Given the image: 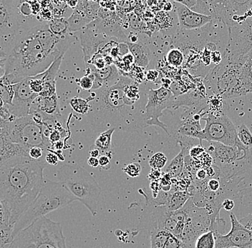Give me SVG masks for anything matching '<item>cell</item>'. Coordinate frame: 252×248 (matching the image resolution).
<instances>
[{
    "instance_id": "cell-1",
    "label": "cell",
    "mask_w": 252,
    "mask_h": 248,
    "mask_svg": "<svg viewBox=\"0 0 252 248\" xmlns=\"http://www.w3.org/2000/svg\"><path fill=\"white\" fill-rule=\"evenodd\" d=\"M46 160L17 157L0 164V206L12 226L37 198L45 179Z\"/></svg>"
},
{
    "instance_id": "cell-2",
    "label": "cell",
    "mask_w": 252,
    "mask_h": 248,
    "mask_svg": "<svg viewBox=\"0 0 252 248\" xmlns=\"http://www.w3.org/2000/svg\"><path fill=\"white\" fill-rule=\"evenodd\" d=\"M56 59L48 55L31 29L19 36L1 67V84L14 85L46 71Z\"/></svg>"
},
{
    "instance_id": "cell-3",
    "label": "cell",
    "mask_w": 252,
    "mask_h": 248,
    "mask_svg": "<svg viewBox=\"0 0 252 248\" xmlns=\"http://www.w3.org/2000/svg\"><path fill=\"white\" fill-rule=\"evenodd\" d=\"M133 82L131 78L121 75L114 85L91 92L87 99L91 106L87 117L94 131L100 134L126 120L136 103L126 95V89Z\"/></svg>"
},
{
    "instance_id": "cell-4",
    "label": "cell",
    "mask_w": 252,
    "mask_h": 248,
    "mask_svg": "<svg viewBox=\"0 0 252 248\" xmlns=\"http://www.w3.org/2000/svg\"><path fill=\"white\" fill-rule=\"evenodd\" d=\"M76 200L62 183L45 179L37 198L16 222L12 233L13 239L19 232L37 220L45 218L49 213L64 208Z\"/></svg>"
},
{
    "instance_id": "cell-5",
    "label": "cell",
    "mask_w": 252,
    "mask_h": 248,
    "mask_svg": "<svg viewBox=\"0 0 252 248\" xmlns=\"http://www.w3.org/2000/svg\"><path fill=\"white\" fill-rule=\"evenodd\" d=\"M57 177L93 216H97L102 189L91 174L78 166L64 165L58 169Z\"/></svg>"
},
{
    "instance_id": "cell-6",
    "label": "cell",
    "mask_w": 252,
    "mask_h": 248,
    "mask_svg": "<svg viewBox=\"0 0 252 248\" xmlns=\"http://www.w3.org/2000/svg\"><path fill=\"white\" fill-rule=\"evenodd\" d=\"M4 248H67L60 222L45 218L19 232Z\"/></svg>"
},
{
    "instance_id": "cell-7",
    "label": "cell",
    "mask_w": 252,
    "mask_h": 248,
    "mask_svg": "<svg viewBox=\"0 0 252 248\" xmlns=\"http://www.w3.org/2000/svg\"><path fill=\"white\" fill-rule=\"evenodd\" d=\"M0 122V139L22 144L29 149L39 147L45 152L52 150L53 144L44 136L42 125L36 123L31 114L12 122Z\"/></svg>"
},
{
    "instance_id": "cell-8",
    "label": "cell",
    "mask_w": 252,
    "mask_h": 248,
    "mask_svg": "<svg viewBox=\"0 0 252 248\" xmlns=\"http://www.w3.org/2000/svg\"><path fill=\"white\" fill-rule=\"evenodd\" d=\"M240 64L232 63L223 58L218 65L213 67L205 78V84L213 95H220L223 100L244 96Z\"/></svg>"
},
{
    "instance_id": "cell-9",
    "label": "cell",
    "mask_w": 252,
    "mask_h": 248,
    "mask_svg": "<svg viewBox=\"0 0 252 248\" xmlns=\"http://www.w3.org/2000/svg\"><path fill=\"white\" fill-rule=\"evenodd\" d=\"M202 120L206 121V125L196 138L201 146L203 140L220 142L231 147L244 145L238 137L237 128L224 113H209L208 117H202Z\"/></svg>"
},
{
    "instance_id": "cell-10",
    "label": "cell",
    "mask_w": 252,
    "mask_h": 248,
    "mask_svg": "<svg viewBox=\"0 0 252 248\" xmlns=\"http://www.w3.org/2000/svg\"><path fill=\"white\" fill-rule=\"evenodd\" d=\"M228 33L229 39L223 58L243 66L252 51V17L233 27Z\"/></svg>"
},
{
    "instance_id": "cell-11",
    "label": "cell",
    "mask_w": 252,
    "mask_h": 248,
    "mask_svg": "<svg viewBox=\"0 0 252 248\" xmlns=\"http://www.w3.org/2000/svg\"><path fill=\"white\" fill-rule=\"evenodd\" d=\"M176 100L174 94L170 89L162 86L157 89H150L148 94V102L145 107V114L143 120L146 125L158 126L163 129L171 136L168 126L159 120L163 115V111L168 108H172Z\"/></svg>"
},
{
    "instance_id": "cell-12",
    "label": "cell",
    "mask_w": 252,
    "mask_h": 248,
    "mask_svg": "<svg viewBox=\"0 0 252 248\" xmlns=\"http://www.w3.org/2000/svg\"><path fill=\"white\" fill-rule=\"evenodd\" d=\"M207 152L219 167H229L249 162L251 158L250 149L244 145L231 147L220 142H209Z\"/></svg>"
},
{
    "instance_id": "cell-13",
    "label": "cell",
    "mask_w": 252,
    "mask_h": 248,
    "mask_svg": "<svg viewBox=\"0 0 252 248\" xmlns=\"http://www.w3.org/2000/svg\"><path fill=\"white\" fill-rule=\"evenodd\" d=\"M32 30L44 51L55 59L64 56L72 42L71 34L62 38L55 36L50 30L48 22L47 21L39 23L37 26L32 28Z\"/></svg>"
},
{
    "instance_id": "cell-14",
    "label": "cell",
    "mask_w": 252,
    "mask_h": 248,
    "mask_svg": "<svg viewBox=\"0 0 252 248\" xmlns=\"http://www.w3.org/2000/svg\"><path fill=\"white\" fill-rule=\"evenodd\" d=\"M231 228L228 233L222 235L214 232L215 248H252V231L238 220L234 213H230Z\"/></svg>"
},
{
    "instance_id": "cell-15",
    "label": "cell",
    "mask_w": 252,
    "mask_h": 248,
    "mask_svg": "<svg viewBox=\"0 0 252 248\" xmlns=\"http://www.w3.org/2000/svg\"><path fill=\"white\" fill-rule=\"evenodd\" d=\"M14 89L15 96L12 105H7L11 115L16 119L30 115L32 104L39 96L38 94L32 90L28 79L14 84Z\"/></svg>"
},
{
    "instance_id": "cell-16",
    "label": "cell",
    "mask_w": 252,
    "mask_h": 248,
    "mask_svg": "<svg viewBox=\"0 0 252 248\" xmlns=\"http://www.w3.org/2000/svg\"><path fill=\"white\" fill-rule=\"evenodd\" d=\"M175 3L176 4V15L181 30L200 29L212 23L214 20L212 17L196 13L178 1H175Z\"/></svg>"
},
{
    "instance_id": "cell-17",
    "label": "cell",
    "mask_w": 252,
    "mask_h": 248,
    "mask_svg": "<svg viewBox=\"0 0 252 248\" xmlns=\"http://www.w3.org/2000/svg\"><path fill=\"white\" fill-rule=\"evenodd\" d=\"M107 36L103 33L87 28L83 31L80 39L86 64L91 62L94 55L100 54L102 49L109 42L110 40H107Z\"/></svg>"
},
{
    "instance_id": "cell-18",
    "label": "cell",
    "mask_w": 252,
    "mask_h": 248,
    "mask_svg": "<svg viewBox=\"0 0 252 248\" xmlns=\"http://www.w3.org/2000/svg\"><path fill=\"white\" fill-rule=\"evenodd\" d=\"M87 75L92 73L94 75V84L93 90L102 87H111L118 83L121 75L115 64L107 65L102 70H97L94 66H87Z\"/></svg>"
},
{
    "instance_id": "cell-19",
    "label": "cell",
    "mask_w": 252,
    "mask_h": 248,
    "mask_svg": "<svg viewBox=\"0 0 252 248\" xmlns=\"http://www.w3.org/2000/svg\"><path fill=\"white\" fill-rule=\"evenodd\" d=\"M193 111H190L176 125L174 136L179 143L181 144L188 138L196 139L197 135L203 130L200 122L193 120Z\"/></svg>"
},
{
    "instance_id": "cell-20",
    "label": "cell",
    "mask_w": 252,
    "mask_h": 248,
    "mask_svg": "<svg viewBox=\"0 0 252 248\" xmlns=\"http://www.w3.org/2000/svg\"><path fill=\"white\" fill-rule=\"evenodd\" d=\"M35 112H40L56 119L59 118L61 114L60 112L57 95L49 98L40 97L39 95L32 104L30 114Z\"/></svg>"
},
{
    "instance_id": "cell-21",
    "label": "cell",
    "mask_w": 252,
    "mask_h": 248,
    "mask_svg": "<svg viewBox=\"0 0 252 248\" xmlns=\"http://www.w3.org/2000/svg\"><path fill=\"white\" fill-rule=\"evenodd\" d=\"M151 248H183V243L169 232L155 229L151 231Z\"/></svg>"
},
{
    "instance_id": "cell-22",
    "label": "cell",
    "mask_w": 252,
    "mask_h": 248,
    "mask_svg": "<svg viewBox=\"0 0 252 248\" xmlns=\"http://www.w3.org/2000/svg\"><path fill=\"white\" fill-rule=\"evenodd\" d=\"M1 142V153H0V164L7 160L17 157H29L28 147L22 144L14 143L4 139H0Z\"/></svg>"
},
{
    "instance_id": "cell-23",
    "label": "cell",
    "mask_w": 252,
    "mask_h": 248,
    "mask_svg": "<svg viewBox=\"0 0 252 248\" xmlns=\"http://www.w3.org/2000/svg\"><path fill=\"white\" fill-rule=\"evenodd\" d=\"M126 43L128 46L130 54H132L135 59V65L143 68L147 67L151 59V53L149 47L140 41L135 44L129 42Z\"/></svg>"
},
{
    "instance_id": "cell-24",
    "label": "cell",
    "mask_w": 252,
    "mask_h": 248,
    "mask_svg": "<svg viewBox=\"0 0 252 248\" xmlns=\"http://www.w3.org/2000/svg\"><path fill=\"white\" fill-rule=\"evenodd\" d=\"M116 128H111L103 133H100L97 137L94 144L91 146V148H96L100 150V155H106L110 159L113 158V151L112 146V136Z\"/></svg>"
},
{
    "instance_id": "cell-25",
    "label": "cell",
    "mask_w": 252,
    "mask_h": 248,
    "mask_svg": "<svg viewBox=\"0 0 252 248\" xmlns=\"http://www.w3.org/2000/svg\"><path fill=\"white\" fill-rule=\"evenodd\" d=\"M70 32H78L86 29L87 26L93 23L86 14L80 9H75L72 15L67 18Z\"/></svg>"
},
{
    "instance_id": "cell-26",
    "label": "cell",
    "mask_w": 252,
    "mask_h": 248,
    "mask_svg": "<svg viewBox=\"0 0 252 248\" xmlns=\"http://www.w3.org/2000/svg\"><path fill=\"white\" fill-rule=\"evenodd\" d=\"M190 197L191 195L188 191H175L171 190L165 206L171 211H176L182 208Z\"/></svg>"
},
{
    "instance_id": "cell-27",
    "label": "cell",
    "mask_w": 252,
    "mask_h": 248,
    "mask_svg": "<svg viewBox=\"0 0 252 248\" xmlns=\"http://www.w3.org/2000/svg\"><path fill=\"white\" fill-rule=\"evenodd\" d=\"M188 150L182 147L179 155L171 160L168 167L165 169V173H169L173 178H177L180 176L185 168V159Z\"/></svg>"
},
{
    "instance_id": "cell-28",
    "label": "cell",
    "mask_w": 252,
    "mask_h": 248,
    "mask_svg": "<svg viewBox=\"0 0 252 248\" xmlns=\"http://www.w3.org/2000/svg\"><path fill=\"white\" fill-rule=\"evenodd\" d=\"M181 4H184L190 10L206 15V16H212V1L208 0H184V1H176Z\"/></svg>"
},
{
    "instance_id": "cell-29",
    "label": "cell",
    "mask_w": 252,
    "mask_h": 248,
    "mask_svg": "<svg viewBox=\"0 0 252 248\" xmlns=\"http://www.w3.org/2000/svg\"><path fill=\"white\" fill-rule=\"evenodd\" d=\"M48 23L50 30L57 37L62 38L70 35L67 18L53 19Z\"/></svg>"
},
{
    "instance_id": "cell-30",
    "label": "cell",
    "mask_w": 252,
    "mask_h": 248,
    "mask_svg": "<svg viewBox=\"0 0 252 248\" xmlns=\"http://www.w3.org/2000/svg\"><path fill=\"white\" fill-rule=\"evenodd\" d=\"M242 85L244 94L252 92V60L248 59L242 67Z\"/></svg>"
},
{
    "instance_id": "cell-31",
    "label": "cell",
    "mask_w": 252,
    "mask_h": 248,
    "mask_svg": "<svg viewBox=\"0 0 252 248\" xmlns=\"http://www.w3.org/2000/svg\"><path fill=\"white\" fill-rule=\"evenodd\" d=\"M63 56H60L58 59H57L56 60L50 65V67L47 69L46 71L37 75V78L42 80L43 83H47V82L56 81L55 78H56L58 72L59 71L60 67H61V62H62L63 60Z\"/></svg>"
},
{
    "instance_id": "cell-32",
    "label": "cell",
    "mask_w": 252,
    "mask_h": 248,
    "mask_svg": "<svg viewBox=\"0 0 252 248\" xmlns=\"http://www.w3.org/2000/svg\"><path fill=\"white\" fill-rule=\"evenodd\" d=\"M167 63L174 67H180L185 62V55L181 50L173 48L166 55Z\"/></svg>"
},
{
    "instance_id": "cell-33",
    "label": "cell",
    "mask_w": 252,
    "mask_h": 248,
    "mask_svg": "<svg viewBox=\"0 0 252 248\" xmlns=\"http://www.w3.org/2000/svg\"><path fill=\"white\" fill-rule=\"evenodd\" d=\"M216 240L214 232L212 230L205 232L198 237L195 248H215Z\"/></svg>"
},
{
    "instance_id": "cell-34",
    "label": "cell",
    "mask_w": 252,
    "mask_h": 248,
    "mask_svg": "<svg viewBox=\"0 0 252 248\" xmlns=\"http://www.w3.org/2000/svg\"><path fill=\"white\" fill-rule=\"evenodd\" d=\"M70 105L74 111L81 114H88L91 108L88 100H84L78 97L72 98L70 100Z\"/></svg>"
},
{
    "instance_id": "cell-35",
    "label": "cell",
    "mask_w": 252,
    "mask_h": 248,
    "mask_svg": "<svg viewBox=\"0 0 252 248\" xmlns=\"http://www.w3.org/2000/svg\"><path fill=\"white\" fill-rule=\"evenodd\" d=\"M223 99L220 95H212V96L208 97L207 108L209 109V113L211 114H217L222 113V108H223Z\"/></svg>"
},
{
    "instance_id": "cell-36",
    "label": "cell",
    "mask_w": 252,
    "mask_h": 248,
    "mask_svg": "<svg viewBox=\"0 0 252 248\" xmlns=\"http://www.w3.org/2000/svg\"><path fill=\"white\" fill-rule=\"evenodd\" d=\"M238 137L239 140L245 147L248 148L252 147V134L250 129L244 124L239 125L237 128Z\"/></svg>"
},
{
    "instance_id": "cell-37",
    "label": "cell",
    "mask_w": 252,
    "mask_h": 248,
    "mask_svg": "<svg viewBox=\"0 0 252 248\" xmlns=\"http://www.w3.org/2000/svg\"><path fill=\"white\" fill-rule=\"evenodd\" d=\"M0 95H1V103L6 105H12L14 96H15L14 85L0 84Z\"/></svg>"
},
{
    "instance_id": "cell-38",
    "label": "cell",
    "mask_w": 252,
    "mask_h": 248,
    "mask_svg": "<svg viewBox=\"0 0 252 248\" xmlns=\"http://www.w3.org/2000/svg\"><path fill=\"white\" fill-rule=\"evenodd\" d=\"M168 159L164 154L162 152H157L154 154L149 160V165L151 169H161L164 167Z\"/></svg>"
},
{
    "instance_id": "cell-39",
    "label": "cell",
    "mask_w": 252,
    "mask_h": 248,
    "mask_svg": "<svg viewBox=\"0 0 252 248\" xmlns=\"http://www.w3.org/2000/svg\"><path fill=\"white\" fill-rule=\"evenodd\" d=\"M57 95L56 81L47 82L43 84L42 92L39 94V96L42 97H52Z\"/></svg>"
},
{
    "instance_id": "cell-40",
    "label": "cell",
    "mask_w": 252,
    "mask_h": 248,
    "mask_svg": "<svg viewBox=\"0 0 252 248\" xmlns=\"http://www.w3.org/2000/svg\"><path fill=\"white\" fill-rule=\"evenodd\" d=\"M94 75L91 73L89 75H85L80 79L77 80V83H78L79 86L84 90H91L94 87Z\"/></svg>"
},
{
    "instance_id": "cell-41",
    "label": "cell",
    "mask_w": 252,
    "mask_h": 248,
    "mask_svg": "<svg viewBox=\"0 0 252 248\" xmlns=\"http://www.w3.org/2000/svg\"><path fill=\"white\" fill-rule=\"evenodd\" d=\"M141 165L138 163H130L124 169V172L129 177H137L139 176L141 172Z\"/></svg>"
},
{
    "instance_id": "cell-42",
    "label": "cell",
    "mask_w": 252,
    "mask_h": 248,
    "mask_svg": "<svg viewBox=\"0 0 252 248\" xmlns=\"http://www.w3.org/2000/svg\"><path fill=\"white\" fill-rule=\"evenodd\" d=\"M28 80L32 90L34 93L39 95L40 92H42V87H43V82L40 79H39L37 76L28 78Z\"/></svg>"
},
{
    "instance_id": "cell-43",
    "label": "cell",
    "mask_w": 252,
    "mask_h": 248,
    "mask_svg": "<svg viewBox=\"0 0 252 248\" xmlns=\"http://www.w3.org/2000/svg\"><path fill=\"white\" fill-rule=\"evenodd\" d=\"M45 150L39 147H32L29 150V157L35 160H45Z\"/></svg>"
},
{
    "instance_id": "cell-44",
    "label": "cell",
    "mask_w": 252,
    "mask_h": 248,
    "mask_svg": "<svg viewBox=\"0 0 252 248\" xmlns=\"http://www.w3.org/2000/svg\"><path fill=\"white\" fill-rule=\"evenodd\" d=\"M206 152L204 147L201 145H196L192 147L189 150V156L191 157L193 160L198 159Z\"/></svg>"
},
{
    "instance_id": "cell-45",
    "label": "cell",
    "mask_w": 252,
    "mask_h": 248,
    "mask_svg": "<svg viewBox=\"0 0 252 248\" xmlns=\"http://www.w3.org/2000/svg\"><path fill=\"white\" fill-rule=\"evenodd\" d=\"M163 176L160 169H151V172L148 175V178L151 182H159Z\"/></svg>"
},
{
    "instance_id": "cell-46",
    "label": "cell",
    "mask_w": 252,
    "mask_h": 248,
    "mask_svg": "<svg viewBox=\"0 0 252 248\" xmlns=\"http://www.w3.org/2000/svg\"><path fill=\"white\" fill-rule=\"evenodd\" d=\"M45 160L47 164L50 165H57L58 162L60 161L58 155L53 152H48L47 154L46 157H45Z\"/></svg>"
},
{
    "instance_id": "cell-47",
    "label": "cell",
    "mask_w": 252,
    "mask_h": 248,
    "mask_svg": "<svg viewBox=\"0 0 252 248\" xmlns=\"http://www.w3.org/2000/svg\"><path fill=\"white\" fill-rule=\"evenodd\" d=\"M99 165L102 168L105 169H110V158L106 155H100L98 158Z\"/></svg>"
},
{
    "instance_id": "cell-48",
    "label": "cell",
    "mask_w": 252,
    "mask_h": 248,
    "mask_svg": "<svg viewBox=\"0 0 252 248\" xmlns=\"http://www.w3.org/2000/svg\"><path fill=\"white\" fill-rule=\"evenodd\" d=\"M58 124H57L56 128L52 132L51 136L50 137V140L52 144L59 142V141L61 140V138H62L61 132H60L59 129L58 128Z\"/></svg>"
},
{
    "instance_id": "cell-49",
    "label": "cell",
    "mask_w": 252,
    "mask_h": 248,
    "mask_svg": "<svg viewBox=\"0 0 252 248\" xmlns=\"http://www.w3.org/2000/svg\"><path fill=\"white\" fill-rule=\"evenodd\" d=\"M234 206H235V203H234V200H231V199L226 198L222 202L221 208L224 209L226 211L232 212Z\"/></svg>"
},
{
    "instance_id": "cell-50",
    "label": "cell",
    "mask_w": 252,
    "mask_h": 248,
    "mask_svg": "<svg viewBox=\"0 0 252 248\" xmlns=\"http://www.w3.org/2000/svg\"><path fill=\"white\" fill-rule=\"evenodd\" d=\"M239 222H241L246 228L252 231V213L248 216L244 217Z\"/></svg>"
},
{
    "instance_id": "cell-51",
    "label": "cell",
    "mask_w": 252,
    "mask_h": 248,
    "mask_svg": "<svg viewBox=\"0 0 252 248\" xmlns=\"http://www.w3.org/2000/svg\"><path fill=\"white\" fill-rule=\"evenodd\" d=\"M159 76V72L157 70H149L146 74V78L150 82H155Z\"/></svg>"
},
{
    "instance_id": "cell-52",
    "label": "cell",
    "mask_w": 252,
    "mask_h": 248,
    "mask_svg": "<svg viewBox=\"0 0 252 248\" xmlns=\"http://www.w3.org/2000/svg\"><path fill=\"white\" fill-rule=\"evenodd\" d=\"M118 48H119L120 55L122 56V57L128 54V52H130L126 42H124V43L122 42V43L119 44Z\"/></svg>"
},
{
    "instance_id": "cell-53",
    "label": "cell",
    "mask_w": 252,
    "mask_h": 248,
    "mask_svg": "<svg viewBox=\"0 0 252 248\" xmlns=\"http://www.w3.org/2000/svg\"><path fill=\"white\" fill-rule=\"evenodd\" d=\"M88 163L91 167H98L99 165V160L98 158H92V157H90L88 160Z\"/></svg>"
},
{
    "instance_id": "cell-54",
    "label": "cell",
    "mask_w": 252,
    "mask_h": 248,
    "mask_svg": "<svg viewBox=\"0 0 252 248\" xmlns=\"http://www.w3.org/2000/svg\"><path fill=\"white\" fill-rule=\"evenodd\" d=\"M90 155H91V157H92V158H97L100 155V150L96 148H91Z\"/></svg>"
},
{
    "instance_id": "cell-55",
    "label": "cell",
    "mask_w": 252,
    "mask_h": 248,
    "mask_svg": "<svg viewBox=\"0 0 252 248\" xmlns=\"http://www.w3.org/2000/svg\"><path fill=\"white\" fill-rule=\"evenodd\" d=\"M66 3H67V7L75 10L76 7H78L79 1H67Z\"/></svg>"
},
{
    "instance_id": "cell-56",
    "label": "cell",
    "mask_w": 252,
    "mask_h": 248,
    "mask_svg": "<svg viewBox=\"0 0 252 248\" xmlns=\"http://www.w3.org/2000/svg\"><path fill=\"white\" fill-rule=\"evenodd\" d=\"M173 7L172 3L168 1V2H165L164 6H163V9L166 11V12H171V11L173 10Z\"/></svg>"
},
{
    "instance_id": "cell-57",
    "label": "cell",
    "mask_w": 252,
    "mask_h": 248,
    "mask_svg": "<svg viewBox=\"0 0 252 248\" xmlns=\"http://www.w3.org/2000/svg\"></svg>"
}]
</instances>
